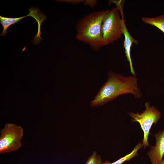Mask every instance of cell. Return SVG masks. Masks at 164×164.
<instances>
[{
	"instance_id": "1",
	"label": "cell",
	"mask_w": 164,
	"mask_h": 164,
	"mask_svg": "<svg viewBox=\"0 0 164 164\" xmlns=\"http://www.w3.org/2000/svg\"><path fill=\"white\" fill-rule=\"evenodd\" d=\"M128 94H132L136 98L142 96L136 76H124L111 71L108 73L107 81L90 105L93 107L103 106L120 95Z\"/></svg>"
},
{
	"instance_id": "2",
	"label": "cell",
	"mask_w": 164,
	"mask_h": 164,
	"mask_svg": "<svg viewBox=\"0 0 164 164\" xmlns=\"http://www.w3.org/2000/svg\"><path fill=\"white\" fill-rule=\"evenodd\" d=\"M108 9L90 13L80 19L76 26V38L95 51L103 46L101 26L103 18Z\"/></svg>"
},
{
	"instance_id": "3",
	"label": "cell",
	"mask_w": 164,
	"mask_h": 164,
	"mask_svg": "<svg viewBox=\"0 0 164 164\" xmlns=\"http://www.w3.org/2000/svg\"><path fill=\"white\" fill-rule=\"evenodd\" d=\"M120 11L117 7L108 10L102 21L101 33L103 46L113 43L123 34L122 22L124 18L123 10Z\"/></svg>"
},
{
	"instance_id": "4",
	"label": "cell",
	"mask_w": 164,
	"mask_h": 164,
	"mask_svg": "<svg viewBox=\"0 0 164 164\" xmlns=\"http://www.w3.org/2000/svg\"><path fill=\"white\" fill-rule=\"evenodd\" d=\"M145 110L142 113H128L132 118L131 121L138 122L144 133V137L141 142L144 148L149 146V135L151 127L153 124L155 125L160 119L161 114L160 112L154 106H150L149 102L145 104Z\"/></svg>"
},
{
	"instance_id": "5",
	"label": "cell",
	"mask_w": 164,
	"mask_h": 164,
	"mask_svg": "<svg viewBox=\"0 0 164 164\" xmlns=\"http://www.w3.org/2000/svg\"><path fill=\"white\" fill-rule=\"evenodd\" d=\"M23 134L22 128L12 123L5 124L0 131V153L14 151L21 146V139Z\"/></svg>"
},
{
	"instance_id": "6",
	"label": "cell",
	"mask_w": 164,
	"mask_h": 164,
	"mask_svg": "<svg viewBox=\"0 0 164 164\" xmlns=\"http://www.w3.org/2000/svg\"><path fill=\"white\" fill-rule=\"evenodd\" d=\"M155 145L148 153L152 164H160L164 156V130L155 133Z\"/></svg>"
},
{
	"instance_id": "7",
	"label": "cell",
	"mask_w": 164,
	"mask_h": 164,
	"mask_svg": "<svg viewBox=\"0 0 164 164\" xmlns=\"http://www.w3.org/2000/svg\"><path fill=\"white\" fill-rule=\"evenodd\" d=\"M122 27L123 34L124 36L123 47L125 50V56L128 62L131 73L133 76H136L131 57V51L133 43L138 44V41L130 34L125 23L124 18L123 19Z\"/></svg>"
},
{
	"instance_id": "8",
	"label": "cell",
	"mask_w": 164,
	"mask_h": 164,
	"mask_svg": "<svg viewBox=\"0 0 164 164\" xmlns=\"http://www.w3.org/2000/svg\"><path fill=\"white\" fill-rule=\"evenodd\" d=\"M28 16H31L29 13L26 15L17 18L5 17L0 16V22L3 28V30L0 36H6L7 34V30L10 26L17 23L25 17Z\"/></svg>"
},
{
	"instance_id": "9",
	"label": "cell",
	"mask_w": 164,
	"mask_h": 164,
	"mask_svg": "<svg viewBox=\"0 0 164 164\" xmlns=\"http://www.w3.org/2000/svg\"><path fill=\"white\" fill-rule=\"evenodd\" d=\"M141 20L146 24L156 27L164 33V14L152 18L143 17Z\"/></svg>"
},
{
	"instance_id": "10",
	"label": "cell",
	"mask_w": 164,
	"mask_h": 164,
	"mask_svg": "<svg viewBox=\"0 0 164 164\" xmlns=\"http://www.w3.org/2000/svg\"><path fill=\"white\" fill-rule=\"evenodd\" d=\"M143 146L142 143H138L131 152L126 155L124 157L121 158L116 161L111 163L109 161H106L105 162H102L101 164H123L125 162L129 161L130 159L138 155V151L141 149Z\"/></svg>"
},
{
	"instance_id": "11",
	"label": "cell",
	"mask_w": 164,
	"mask_h": 164,
	"mask_svg": "<svg viewBox=\"0 0 164 164\" xmlns=\"http://www.w3.org/2000/svg\"><path fill=\"white\" fill-rule=\"evenodd\" d=\"M102 162L101 156L95 151L88 158L85 164H101Z\"/></svg>"
},
{
	"instance_id": "12",
	"label": "cell",
	"mask_w": 164,
	"mask_h": 164,
	"mask_svg": "<svg viewBox=\"0 0 164 164\" xmlns=\"http://www.w3.org/2000/svg\"><path fill=\"white\" fill-rule=\"evenodd\" d=\"M97 2V0H84L83 3L85 5L93 7L96 5Z\"/></svg>"
},
{
	"instance_id": "13",
	"label": "cell",
	"mask_w": 164,
	"mask_h": 164,
	"mask_svg": "<svg viewBox=\"0 0 164 164\" xmlns=\"http://www.w3.org/2000/svg\"><path fill=\"white\" fill-rule=\"evenodd\" d=\"M60 2H65L67 3H71L73 4H77L83 2L84 0H62Z\"/></svg>"
},
{
	"instance_id": "14",
	"label": "cell",
	"mask_w": 164,
	"mask_h": 164,
	"mask_svg": "<svg viewBox=\"0 0 164 164\" xmlns=\"http://www.w3.org/2000/svg\"><path fill=\"white\" fill-rule=\"evenodd\" d=\"M160 164H164V160H163Z\"/></svg>"
}]
</instances>
